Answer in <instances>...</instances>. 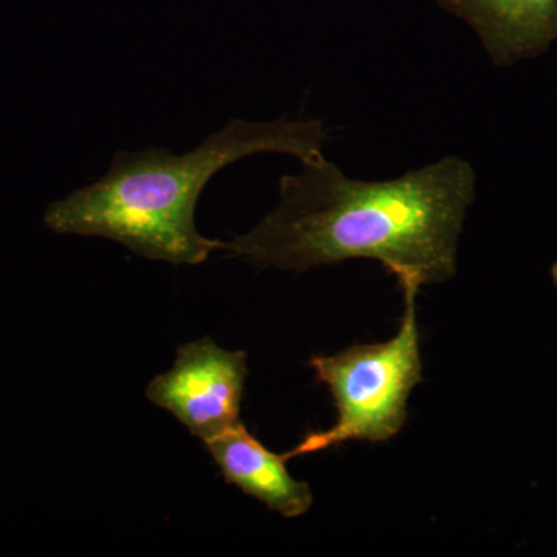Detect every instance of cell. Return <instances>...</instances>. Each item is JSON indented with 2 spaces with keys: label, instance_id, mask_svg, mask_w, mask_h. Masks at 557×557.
Returning <instances> with one entry per match:
<instances>
[{
  "label": "cell",
  "instance_id": "277c9868",
  "mask_svg": "<svg viewBox=\"0 0 557 557\" xmlns=\"http://www.w3.org/2000/svg\"><path fill=\"white\" fill-rule=\"evenodd\" d=\"M247 376L245 351L193 341L178 348L170 372L150 381L146 397L207 443L239 423Z\"/></svg>",
  "mask_w": 557,
  "mask_h": 557
},
{
  "label": "cell",
  "instance_id": "8992f818",
  "mask_svg": "<svg viewBox=\"0 0 557 557\" xmlns=\"http://www.w3.org/2000/svg\"><path fill=\"white\" fill-rule=\"evenodd\" d=\"M205 445L230 485L284 518H299L309 511L313 504L310 486L293 479L284 454L277 456L267 449L242 421Z\"/></svg>",
  "mask_w": 557,
  "mask_h": 557
},
{
  "label": "cell",
  "instance_id": "52a82bcc",
  "mask_svg": "<svg viewBox=\"0 0 557 557\" xmlns=\"http://www.w3.org/2000/svg\"><path fill=\"white\" fill-rule=\"evenodd\" d=\"M552 278L553 282H555L557 288V262L555 263V265L552 267Z\"/></svg>",
  "mask_w": 557,
  "mask_h": 557
},
{
  "label": "cell",
  "instance_id": "6da1fadb",
  "mask_svg": "<svg viewBox=\"0 0 557 557\" xmlns=\"http://www.w3.org/2000/svg\"><path fill=\"white\" fill-rule=\"evenodd\" d=\"M475 196V172L456 156L386 182L347 177L324 153L278 183V203L255 230L226 242L234 258L307 271L379 260L401 288L456 274L458 239Z\"/></svg>",
  "mask_w": 557,
  "mask_h": 557
},
{
  "label": "cell",
  "instance_id": "7a4b0ae2",
  "mask_svg": "<svg viewBox=\"0 0 557 557\" xmlns=\"http://www.w3.org/2000/svg\"><path fill=\"white\" fill-rule=\"evenodd\" d=\"M327 129L319 120L251 123L231 120L185 156L166 149L116 152L108 174L47 209L61 234L119 242L135 255L172 265H200L225 244L201 236L196 208L209 180L256 153L322 156Z\"/></svg>",
  "mask_w": 557,
  "mask_h": 557
},
{
  "label": "cell",
  "instance_id": "5b68a950",
  "mask_svg": "<svg viewBox=\"0 0 557 557\" xmlns=\"http://www.w3.org/2000/svg\"><path fill=\"white\" fill-rule=\"evenodd\" d=\"M467 21L491 61L509 67L547 53L557 40V0H438Z\"/></svg>",
  "mask_w": 557,
  "mask_h": 557
},
{
  "label": "cell",
  "instance_id": "3957f363",
  "mask_svg": "<svg viewBox=\"0 0 557 557\" xmlns=\"http://www.w3.org/2000/svg\"><path fill=\"white\" fill-rule=\"evenodd\" d=\"M405 313L397 336L387 343L361 344L330 357H313L310 368L329 387L338 420L327 431L311 432L285 458L306 456L351 440L387 442L408 418L412 388L423 381L417 327L418 288L405 287Z\"/></svg>",
  "mask_w": 557,
  "mask_h": 557
}]
</instances>
